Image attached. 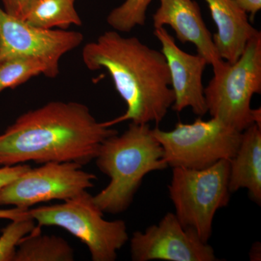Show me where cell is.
Instances as JSON below:
<instances>
[{"label":"cell","instance_id":"1","mask_svg":"<svg viewBox=\"0 0 261 261\" xmlns=\"http://www.w3.org/2000/svg\"><path fill=\"white\" fill-rule=\"evenodd\" d=\"M118 132L98 122L85 105L53 101L23 113L0 135V166L95 159L106 139Z\"/></svg>","mask_w":261,"mask_h":261},{"label":"cell","instance_id":"2","mask_svg":"<svg viewBox=\"0 0 261 261\" xmlns=\"http://www.w3.org/2000/svg\"><path fill=\"white\" fill-rule=\"evenodd\" d=\"M82 61L89 70H107L126 102L124 114L104 122L106 126L127 121L159 124L172 107L174 94L166 58L138 38L107 31L84 46Z\"/></svg>","mask_w":261,"mask_h":261},{"label":"cell","instance_id":"3","mask_svg":"<svg viewBox=\"0 0 261 261\" xmlns=\"http://www.w3.org/2000/svg\"><path fill=\"white\" fill-rule=\"evenodd\" d=\"M94 160L110 182L93 200L103 213L111 214L128 209L146 175L168 166L149 124L134 123L122 135L106 139Z\"/></svg>","mask_w":261,"mask_h":261},{"label":"cell","instance_id":"4","mask_svg":"<svg viewBox=\"0 0 261 261\" xmlns=\"http://www.w3.org/2000/svg\"><path fill=\"white\" fill-rule=\"evenodd\" d=\"M37 226H58L78 238L88 248L93 261H114L128 242L125 221H107L87 191L63 203L29 209Z\"/></svg>","mask_w":261,"mask_h":261},{"label":"cell","instance_id":"5","mask_svg":"<svg viewBox=\"0 0 261 261\" xmlns=\"http://www.w3.org/2000/svg\"><path fill=\"white\" fill-rule=\"evenodd\" d=\"M229 160L203 169L173 168L168 191L175 215L205 243L212 234L215 214L229 202Z\"/></svg>","mask_w":261,"mask_h":261},{"label":"cell","instance_id":"6","mask_svg":"<svg viewBox=\"0 0 261 261\" xmlns=\"http://www.w3.org/2000/svg\"><path fill=\"white\" fill-rule=\"evenodd\" d=\"M261 93V32L247 42L234 63L214 73L204 89L207 113L243 132L255 124L251 100Z\"/></svg>","mask_w":261,"mask_h":261},{"label":"cell","instance_id":"7","mask_svg":"<svg viewBox=\"0 0 261 261\" xmlns=\"http://www.w3.org/2000/svg\"><path fill=\"white\" fill-rule=\"evenodd\" d=\"M171 167L203 169L221 160L232 159L238 152L243 132L212 117L198 118L192 123L178 122L171 130L152 128Z\"/></svg>","mask_w":261,"mask_h":261},{"label":"cell","instance_id":"8","mask_svg":"<svg viewBox=\"0 0 261 261\" xmlns=\"http://www.w3.org/2000/svg\"><path fill=\"white\" fill-rule=\"evenodd\" d=\"M95 175L73 162L43 163L27 171L0 190V206L21 208L49 201L68 200L94 186Z\"/></svg>","mask_w":261,"mask_h":261},{"label":"cell","instance_id":"9","mask_svg":"<svg viewBox=\"0 0 261 261\" xmlns=\"http://www.w3.org/2000/svg\"><path fill=\"white\" fill-rule=\"evenodd\" d=\"M84 41L82 33L63 29H44L7 13L0 6V61L22 58L42 62L47 78L60 73V61Z\"/></svg>","mask_w":261,"mask_h":261},{"label":"cell","instance_id":"10","mask_svg":"<svg viewBox=\"0 0 261 261\" xmlns=\"http://www.w3.org/2000/svg\"><path fill=\"white\" fill-rule=\"evenodd\" d=\"M134 261H216L214 248L202 241L192 228L185 227L173 213L158 224L135 231L130 241Z\"/></svg>","mask_w":261,"mask_h":261},{"label":"cell","instance_id":"11","mask_svg":"<svg viewBox=\"0 0 261 261\" xmlns=\"http://www.w3.org/2000/svg\"><path fill=\"white\" fill-rule=\"evenodd\" d=\"M154 37L161 43V53L167 62L171 88L174 94L173 111L181 113L187 108L202 117L207 113L202 75L207 63L200 55L182 50L165 27L155 28Z\"/></svg>","mask_w":261,"mask_h":261},{"label":"cell","instance_id":"12","mask_svg":"<svg viewBox=\"0 0 261 261\" xmlns=\"http://www.w3.org/2000/svg\"><path fill=\"white\" fill-rule=\"evenodd\" d=\"M160 5L152 15L154 29L169 25L176 39L183 44L191 43L197 54L211 65L214 73L226 65L216 49L214 39L206 27L198 4L193 0H159Z\"/></svg>","mask_w":261,"mask_h":261},{"label":"cell","instance_id":"13","mask_svg":"<svg viewBox=\"0 0 261 261\" xmlns=\"http://www.w3.org/2000/svg\"><path fill=\"white\" fill-rule=\"evenodd\" d=\"M216 24L215 45L224 61L234 63L247 42L257 31L249 21L248 14L234 0H205Z\"/></svg>","mask_w":261,"mask_h":261},{"label":"cell","instance_id":"14","mask_svg":"<svg viewBox=\"0 0 261 261\" xmlns=\"http://www.w3.org/2000/svg\"><path fill=\"white\" fill-rule=\"evenodd\" d=\"M229 162L230 192L246 189L251 200L260 205L261 127L252 124L243 130L238 152Z\"/></svg>","mask_w":261,"mask_h":261},{"label":"cell","instance_id":"15","mask_svg":"<svg viewBox=\"0 0 261 261\" xmlns=\"http://www.w3.org/2000/svg\"><path fill=\"white\" fill-rule=\"evenodd\" d=\"M40 226L24 237L18 247L14 261H73L74 251L64 239L42 234Z\"/></svg>","mask_w":261,"mask_h":261},{"label":"cell","instance_id":"16","mask_svg":"<svg viewBox=\"0 0 261 261\" xmlns=\"http://www.w3.org/2000/svg\"><path fill=\"white\" fill-rule=\"evenodd\" d=\"M75 0H37L24 20L44 29L66 30L81 27L82 18L75 8Z\"/></svg>","mask_w":261,"mask_h":261},{"label":"cell","instance_id":"17","mask_svg":"<svg viewBox=\"0 0 261 261\" xmlns=\"http://www.w3.org/2000/svg\"><path fill=\"white\" fill-rule=\"evenodd\" d=\"M42 74L47 77V66L36 60L15 58L0 61V93Z\"/></svg>","mask_w":261,"mask_h":261},{"label":"cell","instance_id":"18","mask_svg":"<svg viewBox=\"0 0 261 261\" xmlns=\"http://www.w3.org/2000/svg\"><path fill=\"white\" fill-rule=\"evenodd\" d=\"M152 0H125L112 10L107 17V23L113 30L128 33L137 27L145 25L146 13Z\"/></svg>","mask_w":261,"mask_h":261},{"label":"cell","instance_id":"19","mask_svg":"<svg viewBox=\"0 0 261 261\" xmlns=\"http://www.w3.org/2000/svg\"><path fill=\"white\" fill-rule=\"evenodd\" d=\"M35 228V221L29 212L25 216L11 220V223L3 228L0 236V261H14L20 240Z\"/></svg>","mask_w":261,"mask_h":261},{"label":"cell","instance_id":"20","mask_svg":"<svg viewBox=\"0 0 261 261\" xmlns=\"http://www.w3.org/2000/svg\"><path fill=\"white\" fill-rule=\"evenodd\" d=\"M37 0H1L3 8L9 14L24 19Z\"/></svg>","mask_w":261,"mask_h":261},{"label":"cell","instance_id":"21","mask_svg":"<svg viewBox=\"0 0 261 261\" xmlns=\"http://www.w3.org/2000/svg\"><path fill=\"white\" fill-rule=\"evenodd\" d=\"M31 168L29 165L18 164L11 166H2L0 168V190Z\"/></svg>","mask_w":261,"mask_h":261},{"label":"cell","instance_id":"22","mask_svg":"<svg viewBox=\"0 0 261 261\" xmlns=\"http://www.w3.org/2000/svg\"><path fill=\"white\" fill-rule=\"evenodd\" d=\"M234 1L247 14L250 15L251 18H253L261 9V0H234Z\"/></svg>","mask_w":261,"mask_h":261},{"label":"cell","instance_id":"23","mask_svg":"<svg viewBox=\"0 0 261 261\" xmlns=\"http://www.w3.org/2000/svg\"><path fill=\"white\" fill-rule=\"evenodd\" d=\"M29 209L14 207L13 208L0 209V219L11 220L18 219L25 216L28 213Z\"/></svg>","mask_w":261,"mask_h":261},{"label":"cell","instance_id":"24","mask_svg":"<svg viewBox=\"0 0 261 261\" xmlns=\"http://www.w3.org/2000/svg\"><path fill=\"white\" fill-rule=\"evenodd\" d=\"M260 243H256L252 247L251 251H250V260H260V257L258 256V252H260Z\"/></svg>","mask_w":261,"mask_h":261},{"label":"cell","instance_id":"25","mask_svg":"<svg viewBox=\"0 0 261 261\" xmlns=\"http://www.w3.org/2000/svg\"><path fill=\"white\" fill-rule=\"evenodd\" d=\"M252 118L253 122L257 126L261 127V108L252 109Z\"/></svg>","mask_w":261,"mask_h":261}]
</instances>
